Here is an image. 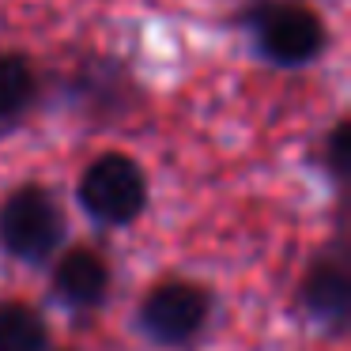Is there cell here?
Listing matches in <instances>:
<instances>
[{
    "instance_id": "8",
    "label": "cell",
    "mask_w": 351,
    "mask_h": 351,
    "mask_svg": "<svg viewBox=\"0 0 351 351\" xmlns=\"http://www.w3.org/2000/svg\"><path fill=\"white\" fill-rule=\"evenodd\" d=\"M31 99H34V76L27 69V61L16 53H4L0 57V121L27 110Z\"/></svg>"
},
{
    "instance_id": "4",
    "label": "cell",
    "mask_w": 351,
    "mask_h": 351,
    "mask_svg": "<svg viewBox=\"0 0 351 351\" xmlns=\"http://www.w3.org/2000/svg\"><path fill=\"white\" fill-rule=\"evenodd\" d=\"M325 31H321V19L310 8H298V4H283L272 8L261 19V49L272 57L276 64H306L317 57Z\"/></svg>"
},
{
    "instance_id": "5",
    "label": "cell",
    "mask_w": 351,
    "mask_h": 351,
    "mask_svg": "<svg viewBox=\"0 0 351 351\" xmlns=\"http://www.w3.org/2000/svg\"><path fill=\"white\" fill-rule=\"evenodd\" d=\"M106 265H102L99 253L91 250H72L61 257L57 265V295L64 298L69 306H95L102 295H106Z\"/></svg>"
},
{
    "instance_id": "7",
    "label": "cell",
    "mask_w": 351,
    "mask_h": 351,
    "mask_svg": "<svg viewBox=\"0 0 351 351\" xmlns=\"http://www.w3.org/2000/svg\"><path fill=\"white\" fill-rule=\"evenodd\" d=\"M46 321L23 302H0V351H46Z\"/></svg>"
},
{
    "instance_id": "3",
    "label": "cell",
    "mask_w": 351,
    "mask_h": 351,
    "mask_svg": "<svg viewBox=\"0 0 351 351\" xmlns=\"http://www.w3.org/2000/svg\"><path fill=\"white\" fill-rule=\"evenodd\" d=\"M208 321V295L193 283H162L140 306V325L159 343H189Z\"/></svg>"
},
{
    "instance_id": "6",
    "label": "cell",
    "mask_w": 351,
    "mask_h": 351,
    "mask_svg": "<svg viewBox=\"0 0 351 351\" xmlns=\"http://www.w3.org/2000/svg\"><path fill=\"white\" fill-rule=\"evenodd\" d=\"M306 302H310V313L325 325H340L348 317L351 306V283L348 272L340 265H321L313 268L310 283H306Z\"/></svg>"
},
{
    "instance_id": "1",
    "label": "cell",
    "mask_w": 351,
    "mask_h": 351,
    "mask_svg": "<svg viewBox=\"0 0 351 351\" xmlns=\"http://www.w3.org/2000/svg\"><path fill=\"white\" fill-rule=\"evenodd\" d=\"M64 238V215L38 185L12 193L0 208V242L19 261H46Z\"/></svg>"
},
{
    "instance_id": "2",
    "label": "cell",
    "mask_w": 351,
    "mask_h": 351,
    "mask_svg": "<svg viewBox=\"0 0 351 351\" xmlns=\"http://www.w3.org/2000/svg\"><path fill=\"white\" fill-rule=\"evenodd\" d=\"M80 204L99 223H132L147 204L144 170L125 155H102L80 178Z\"/></svg>"
}]
</instances>
